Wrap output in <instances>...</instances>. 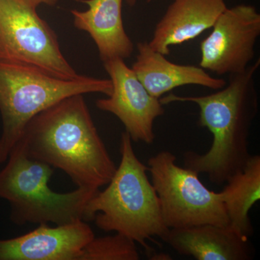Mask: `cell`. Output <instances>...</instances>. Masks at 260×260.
<instances>
[{
  "label": "cell",
  "mask_w": 260,
  "mask_h": 260,
  "mask_svg": "<svg viewBox=\"0 0 260 260\" xmlns=\"http://www.w3.org/2000/svg\"><path fill=\"white\" fill-rule=\"evenodd\" d=\"M138 54L132 69L150 95L160 99L174 89L195 85L219 90L225 86L223 78H214L201 67L179 64L153 50L148 42L137 44Z\"/></svg>",
  "instance_id": "7c38bea8"
},
{
  "label": "cell",
  "mask_w": 260,
  "mask_h": 260,
  "mask_svg": "<svg viewBox=\"0 0 260 260\" xmlns=\"http://www.w3.org/2000/svg\"><path fill=\"white\" fill-rule=\"evenodd\" d=\"M165 242L183 255L198 260H249L252 246L230 225L203 224L169 230Z\"/></svg>",
  "instance_id": "4fadbf2b"
},
{
  "label": "cell",
  "mask_w": 260,
  "mask_h": 260,
  "mask_svg": "<svg viewBox=\"0 0 260 260\" xmlns=\"http://www.w3.org/2000/svg\"><path fill=\"white\" fill-rule=\"evenodd\" d=\"M112 91L110 79L81 75L62 79L37 68L0 61V164L6 162L25 126L39 113L72 95L98 93L109 96Z\"/></svg>",
  "instance_id": "277c9868"
},
{
  "label": "cell",
  "mask_w": 260,
  "mask_h": 260,
  "mask_svg": "<svg viewBox=\"0 0 260 260\" xmlns=\"http://www.w3.org/2000/svg\"><path fill=\"white\" fill-rule=\"evenodd\" d=\"M120 153V164L107 187L98 191L86 205L84 220H95L101 230L123 234L148 251L147 241L159 237L165 242L170 229L162 220L148 167L137 156L125 131L121 135Z\"/></svg>",
  "instance_id": "3957f363"
},
{
  "label": "cell",
  "mask_w": 260,
  "mask_h": 260,
  "mask_svg": "<svg viewBox=\"0 0 260 260\" xmlns=\"http://www.w3.org/2000/svg\"><path fill=\"white\" fill-rule=\"evenodd\" d=\"M126 3H127L129 6L133 7L134 6L135 4H136L137 1L138 0H125Z\"/></svg>",
  "instance_id": "ac0fdd59"
},
{
  "label": "cell",
  "mask_w": 260,
  "mask_h": 260,
  "mask_svg": "<svg viewBox=\"0 0 260 260\" xmlns=\"http://www.w3.org/2000/svg\"><path fill=\"white\" fill-rule=\"evenodd\" d=\"M29 5H31L34 8H37L39 5H47L49 6H54L57 3L58 0H25Z\"/></svg>",
  "instance_id": "e0dca14e"
},
{
  "label": "cell",
  "mask_w": 260,
  "mask_h": 260,
  "mask_svg": "<svg viewBox=\"0 0 260 260\" xmlns=\"http://www.w3.org/2000/svg\"><path fill=\"white\" fill-rule=\"evenodd\" d=\"M0 61L62 79L80 75L64 57L55 32L25 0H0Z\"/></svg>",
  "instance_id": "52a82bcc"
},
{
  "label": "cell",
  "mask_w": 260,
  "mask_h": 260,
  "mask_svg": "<svg viewBox=\"0 0 260 260\" xmlns=\"http://www.w3.org/2000/svg\"><path fill=\"white\" fill-rule=\"evenodd\" d=\"M88 6L85 11L72 10L75 28L88 32L96 45L103 62L126 59L134 51V44L123 23V0H80Z\"/></svg>",
  "instance_id": "5bb4252c"
},
{
  "label": "cell",
  "mask_w": 260,
  "mask_h": 260,
  "mask_svg": "<svg viewBox=\"0 0 260 260\" xmlns=\"http://www.w3.org/2000/svg\"><path fill=\"white\" fill-rule=\"evenodd\" d=\"M95 234L83 220L50 226L40 224L13 239H0V260H80Z\"/></svg>",
  "instance_id": "30bf717a"
},
{
  "label": "cell",
  "mask_w": 260,
  "mask_h": 260,
  "mask_svg": "<svg viewBox=\"0 0 260 260\" xmlns=\"http://www.w3.org/2000/svg\"><path fill=\"white\" fill-rule=\"evenodd\" d=\"M260 59L242 73L229 75V83L215 93L201 96H181L170 93L159 99L162 105L189 102L200 109L198 124L213 136L208 152L184 154V167L206 174L213 184L222 185L242 170L249 160V137L258 113V94L254 75Z\"/></svg>",
  "instance_id": "7a4b0ae2"
},
{
  "label": "cell",
  "mask_w": 260,
  "mask_h": 260,
  "mask_svg": "<svg viewBox=\"0 0 260 260\" xmlns=\"http://www.w3.org/2000/svg\"><path fill=\"white\" fill-rule=\"evenodd\" d=\"M104 69L112 84V91L95 105L103 112L116 116L132 140L152 144L155 140L154 122L165 113L159 99L148 93L124 59L104 61Z\"/></svg>",
  "instance_id": "9c48e42d"
},
{
  "label": "cell",
  "mask_w": 260,
  "mask_h": 260,
  "mask_svg": "<svg viewBox=\"0 0 260 260\" xmlns=\"http://www.w3.org/2000/svg\"><path fill=\"white\" fill-rule=\"evenodd\" d=\"M220 191L230 226L242 237L254 232L249 212L260 199V156L251 155L242 169L229 178Z\"/></svg>",
  "instance_id": "9a60e30c"
},
{
  "label": "cell",
  "mask_w": 260,
  "mask_h": 260,
  "mask_svg": "<svg viewBox=\"0 0 260 260\" xmlns=\"http://www.w3.org/2000/svg\"><path fill=\"white\" fill-rule=\"evenodd\" d=\"M83 94L65 98L29 121L16 144L64 172L78 187L99 190L116 169Z\"/></svg>",
  "instance_id": "6da1fadb"
},
{
  "label": "cell",
  "mask_w": 260,
  "mask_h": 260,
  "mask_svg": "<svg viewBox=\"0 0 260 260\" xmlns=\"http://www.w3.org/2000/svg\"><path fill=\"white\" fill-rule=\"evenodd\" d=\"M176 161L174 153L164 150L150 157L147 166L165 225L169 229L230 225L220 193L208 189L199 173Z\"/></svg>",
  "instance_id": "8992f818"
},
{
  "label": "cell",
  "mask_w": 260,
  "mask_h": 260,
  "mask_svg": "<svg viewBox=\"0 0 260 260\" xmlns=\"http://www.w3.org/2000/svg\"><path fill=\"white\" fill-rule=\"evenodd\" d=\"M136 242L116 233L107 237H94L84 247L80 260H138Z\"/></svg>",
  "instance_id": "2e32d148"
},
{
  "label": "cell",
  "mask_w": 260,
  "mask_h": 260,
  "mask_svg": "<svg viewBox=\"0 0 260 260\" xmlns=\"http://www.w3.org/2000/svg\"><path fill=\"white\" fill-rule=\"evenodd\" d=\"M212 29L200 43V67L220 76L244 72L254 59L260 36V14L255 7L227 8Z\"/></svg>",
  "instance_id": "ba28073f"
},
{
  "label": "cell",
  "mask_w": 260,
  "mask_h": 260,
  "mask_svg": "<svg viewBox=\"0 0 260 260\" xmlns=\"http://www.w3.org/2000/svg\"><path fill=\"white\" fill-rule=\"evenodd\" d=\"M226 8L224 0H174L156 24L148 44L169 55L172 46L189 42L212 28Z\"/></svg>",
  "instance_id": "8fae6325"
},
{
  "label": "cell",
  "mask_w": 260,
  "mask_h": 260,
  "mask_svg": "<svg viewBox=\"0 0 260 260\" xmlns=\"http://www.w3.org/2000/svg\"><path fill=\"white\" fill-rule=\"evenodd\" d=\"M0 171V198L9 203L12 223L62 225L85 220V207L99 190L80 187L68 193L51 190L49 182L53 168L30 158L18 144Z\"/></svg>",
  "instance_id": "5b68a950"
}]
</instances>
